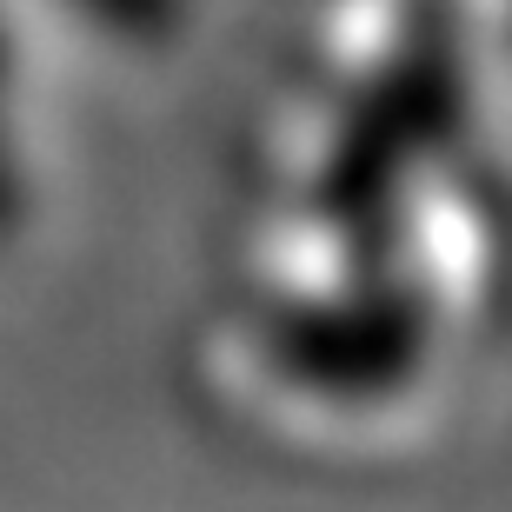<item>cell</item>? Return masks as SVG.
<instances>
[{
  "instance_id": "cell-2",
  "label": "cell",
  "mask_w": 512,
  "mask_h": 512,
  "mask_svg": "<svg viewBox=\"0 0 512 512\" xmlns=\"http://www.w3.org/2000/svg\"><path fill=\"white\" fill-rule=\"evenodd\" d=\"M34 27H80V34L120 60H153L193 34L187 20L200 0H27Z\"/></svg>"
},
{
  "instance_id": "cell-1",
  "label": "cell",
  "mask_w": 512,
  "mask_h": 512,
  "mask_svg": "<svg viewBox=\"0 0 512 512\" xmlns=\"http://www.w3.org/2000/svg\"><path fill=\"white\" fill-rule=\"evenodd\" d=\"M40 133L47 127L34 114V34H20L14 0H0V253L20 247L47 200Z\"/></svg>"
}]
</instances>
